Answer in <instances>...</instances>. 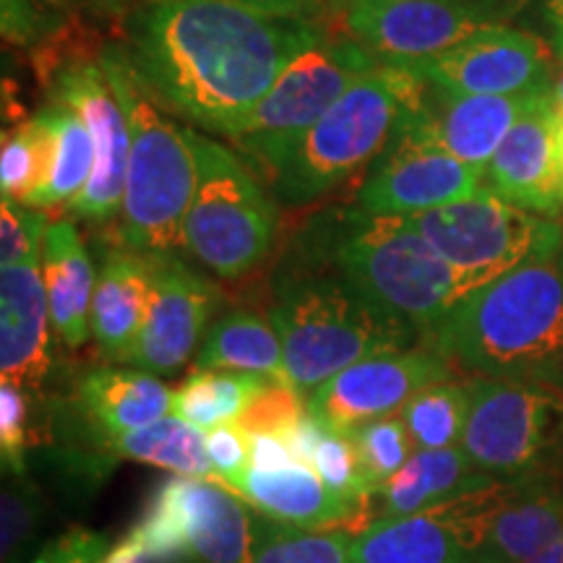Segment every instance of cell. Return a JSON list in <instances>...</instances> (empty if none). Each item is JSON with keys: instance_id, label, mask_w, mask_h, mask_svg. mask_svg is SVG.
<instances>
[{"instance_id": "42", "label": "cell", "mask_w": 563, "mask_h": 563, "mask_svg": "<svg viewBox=\"0 0 563 563\" xmlns=\"http://www.w3.org/2000/svg\"><path fill=\"white\" fill-rule=\"evenodd\" d=\"M34 19L37 13H34L32 0H3V34L9 40H32Z\"/></svg>"}, {"instance_id": "19", "label": "cell", "mask_w": 563, "mask_h": 563, "mask_svg": "<svg viewBox=\"0 0 563 563\" xmlns=\"http://www.w3.org/2000/svg\"><path fill=\"white\" fill-rule=\"evenodd\" d=\"M485 183L514 207L553 217L563 203L559 162V108L545 91L498 146L485 170Z\"/></svg>"}, {"instance_id": "21", "label": "cell", "mask_w": 563, "mask_h": 563, "mask_svg": "<svg viewBox=\"0 0 563 563\" xmlns=\"http://www.w3.org/2000/svg\"><path fill=\"white\" fill-rule=\"evenodd\" d=\"M238 496L251 501L264 517L302 530H344L357 534L368 527V519L355 506L344 501L313 467L302 462L279 470H262L251 464Z\"/></svg>"}, {"instance_id": "36", "label": "cell", "mask_w": 563, "mask_h": 563, "mask_svg": "<svg viewBox=\"0 0 563 563\" xmlns=\"http://www.w3.org/2000/svg\"><path fill=\"white\" fill-rule=\"evenodd\" d=\"M47 224L51 222L42 209L3 199L0 203V269L3 266L42 264Z\"/></svg>"}, {"instance_id": "34", "label": "cell", "mask_w": 563, "mask_h": 563, "mask_svg": "<svg viewBox=\"0 0 563 563\" xmlns=\"http://www.w3.org/2000/svg\"><path fill=\"white\" fill-rule=\"evenodd\" d=\"M347 439L355 446L363 473L376 493L415 454V443L399 415H386V418H376L363 422V426L350 428Z\"/></svg>"}, {"instance_id": "48", "label": "cell", "mask_w": 563, "mask_h": 563, "mask_svg": "<svg viewBox=\"0 0 563 563\" xmlns=\"http://www.w3.org/2000/svg\"><path fill=\"white\" fill-rule=\"evenodd\" d=\"M559 162H561V175H563V110H559Z\"/></svg>"}, {"instance_id": "15", "label": "cell", "mask_w": 563, "mask_h": 563, "mask_svg": "<svg viewBox=\"0 0 563 563\" xmlns=\"http://www.w3.org/2000/svg\"><path fill=\"white\" fill-rule=\"evenodd\" d=\"M485 188V170L407 136H394L357 191L355 209L371 217H415Z\"/></svg>"}, {"instance_id": "44", "label": "cell", "mask_w": 563, "mask_h": 563, "mask_svg": "<svg viewBox=\"0 0 563 563\" xmlns=\"http://www.w3.org/2000/svg\"><path fill=\"white\" fill-rule=\"evenodd\" d=\"M232 3L245 5V9L272 13V16H302L311 0H232Z\"/></svg>"}, {"instance_id": "6", "label": "cell", "mask_w": 563, "mask_h": 563, "mask_svg": "<svg viewBox=\"0 0 563 563\" xmlns=\"http://www.w3.org/2000/svg\"><path fill=\"white\" fill-rule=\"evenodd\" d=\"M269 319L285 352L287 376L306 397L363 357L422 344L412 329L373 306L327 264L282 274Z\"/></svg>"}, {"instance_id": "29", "label": "cell", "mask_w": 563, "mask_h": 563, "mask_svg": "<svg viewBox=\"0 0 563 563\" xmlns=\"http://www.w3.org/2000/svg\"><path fill=\"white\" fill-rule=\"evenodd\" d=\"M100 446L104 454L152 464V467L167 470L173 475L203 477V481L220 483L209 456L207 431L175 418V415H167V418L136 428V431L112 435Z\"/></svg>"}, {"instance_id": "25", "label": "cell", "mask_w": 563, "mask_h": 563, "mask_svg": "<svg viewBox=\"0 0 563 563\" xmlns=\"http://www.w3.org/2000/svg\"><path fill=\"white\" fill-rule=\"evenodd\" d=\"M496 477L477 470L462 446L422 449L373 498V519L407 517L454 501Z\"/></svg>"}, {"instance_id": "39", "label": "cell", "mask_w": 563, "mask_h": 563, "mask_svg": "<svg viewBox=\"0 0 563 563\" xmlns=\"http://www.w3.org/2000/svg\"><path fill=\"white\" fill-rule=\"evenodd\" d=\"M207 446L211 464H214L217 481L232 493L241 490L245 475L251 470L249 435L235 422H230V426H220L207 433Z\"/></svg>"}, {"instance_id": "4", "label": "cell", "mask_w": 563, "mask_h": 563, "mask_svg": "<svg viewBox=\"0 0 563 563\" xmlns=\"http://www.w3.org/2000/svg\"><path fill=\"white\" fill-rule=\"evenodd\" d=\"M311 256L412 329L422 344L443 316L473 292L407 217H371L352 207L321 230Z\"/></svg>"}, {"instance_id": "31", "label": "cell", "mask_w": 563, "mask_h": 563, "mask_svg": "<svg viewBox=\"0 0 563 563\" xmlns=\"http://www.w3.org/2000/svg\"><path fill=\"white\" fill-rule=\"evenodd\" d=\"M251 563H355L352 534L302 530L264 514H251Z\"/></svg>"}, {"instance_id": "13", "label": "cell", "mask_w": 563, "mask_h": 563, "mask_svg": "<svg viewBox=\"0 0 563 563\" xmlns=\"http://www.w3.org/2000/svg\"><path fill=\"white\" fill-rule=\"evenodd\" d=\"M454 365L428 344L378 352L347 365L308 394V412L347 433L363 422L397 415L426 386L449 382Z\"/></svg>"}, {"instance_id": "8", "label": "cell", "mask_w": 563, "mask_h": 563, "mask_svg": "<svg viewBox=\"0 0 563 563\" xmlns=\"http://www.w3.org/2000/svg\"><path fill=\"white\" fill-rule=\"evenodd\" d=\"M460 446L477 470L506 481H545L563 470L561 386L473 378Z\"/></svg>"}, {"instance_id": "10", "label": "cell", "mask_w": 563, "mask_h": 563, "mask_svg": "<svg viewBox=\"0 0 563 563\" xmlns=\"http://www.w3.org/2000/svg\"><path fill=\"white\" fill-rule=\"evenodd\" d=\"M129 532L159 563H251V511L238 493L203 477L159 483Z\"/></svg>"}, {"instance_id": "7", "label": "cell", "mask_w": 563, "mask_h": 563, "mask_svg": "<svg viewBox=\"0 0 563 563\" xmlns=\"http://www.w3.org/2000/svg\"><path fill=\"white\" fill-rule=\"evenodd\" d=\"M191 141L199 180L183 228V249L222 279H241L272 253L277 207L230 146L194 129Z\"/></svg>"}, {"instance_id": "43", "label": "cell", "mask_w": 563, "mask_h": 563, "mask_svg": "<svg viewBox=\"0 0 563 563\" xmlns=\"http://www.w3.org/2000/svg\"><path fill=\"white\" fill-rule=\"evenodd\" d=\"M102 563H159V559L150 545L141 543L136 534L129 532L121 543H115L104 553Z\"/></svg>"}, {"instance_id": "35", "label": "cell", "mask_w": 563, "mask_h": 563, "mask_svg": "<svg viewBox=\"0 0 563 563\" xmlns=\"http://www.w3.org/2000/svg\"><path fill=\"white\" fill-rule=\"evenodd\" d=\"M45 170V133L37 115L21 123L11 133H3L0 150V191L3 199L26 201Z\"/></svg>"}, {"instance_id": "17", "label": "cell", "mask_w": 563, "mask_h": 563, "mask_svg": "<svg viewBox=\"0 0 563 563\" xmlns=\"http://www.w3.org/2000/svg\"><path fill=\"white\" fill-rule=\"evenodd\" d=\"M217 306L214 285L175 253L152 256V287L131 363L154 376H175L199 350Z\"/></svg>"}, {"instance_id": "11", "label": "cell", "mask_w": 563, "mask_h": 563, "mask_svg": "<svg viewBox=\"0 0 563 563\" xmlns=\"http://www.w3.org/2000/svg\"><path fill=\"white\" fill-rule=\"evenodd\" d=\"M378 66L355 40L321 37L282 70L269 95L256 104L232 139H285L321 121L352 84Z\"/></svg>"}, {"instance_id": "33", "label": "cell", "mask_w": 563, "mask_h": 563, "mask_svg": "<svg viewBox=\"0 0 563 563\" xmlns=\"http://www.w3.org/2000/svg\"><path fill=\"white\" fill-rule=\"evenodd\" d=\"M47 501L26 475H5L0 493V551L3 563H30L34 540L45 525Z\"/></svg>"}, {"instance_id": "37", "label": "cell", "mask_w": 563, "mask_h": 563, "mask_svg": "<svg viewBox=\"0 0 563 563\" xmlns=\"http://www.w3.org/2000/svg\"><path fill=\"white\" fill-rule=\"evenodd\" d=\"M308 412V397L292 384H269V389L258 394L253 405L235 422L245 435L277 433L285 435Z\"/></svg>"}, {"instance_id": "46", "label": "cell", "mask_w": 563, "mask_h": 563, "mask_svg": "<svg viewBox=\"0 0 563 563\" xmlns=\"http://www.w3.org/2000/svg\"><path fill=\"white\" fill-rule=\"evenodd\" d=\"M522 563H563V534L559 540H553L551 545H545L543 551H538Z\"/></svg>"}, {"instance_id": "32", "label": "cell", "mask_w": 563, "mask_h": 563, "mask_svg": "<svg viewBox=\"0 0 563 563\" xmlns=\"http://www.w3.org/2000/svg\"><path fill=\"white\" fill-rule=\"evenodd\" d=\"M397 415L410 433L415 452L460 446L470 415V384L441 382L426 386Z\"/></svg>"}, {"instance_id": "51", "label": "cell", "mask_w": 563, "mask_h": 563, "mask_svg": "<svg viewBox=\"0 0 563 563\" xmlns=\"http://www.w3.org/2000/svg\"><path fill=\"white\" fill-rule=\"evenodd\" d=\"M350 3H352V0H350Z\"/></svg>"}, {"instance_id": "27", "label": "cell", "mask_w": 563, "mask_h": 563, "mask_svg": "<svg viewBox=\"0 0 563 563\" xmlns=\"http://www.w3.org/2000/svg\"><path fill=\"white\" fill-rule=\"evenodd\" d=\"M37 121L45 133V170L24 203L34 209L60 207V203L68 207L87 188L95 173V141L79 112L66 104L53 102L51 108L37 112Z\"/></svg>"}, {"instance_id": "22", "label": "cell", "mask_w": 563, "mask_h": 563, "mask_svg": "<svg viewBox=\"0 0 563 563\" xmlns=\"http://www.w3.org/2000/svg\"><path fill=\"white\" fill-rule=\"evenodd\" d=\"M152 287V256L125 249H112L97 274L91 300L89 329L102 357L110 363H131Z\"/></svg>"}, {"instance_id": "5", "label": "cell", "mask_w": 563, "mask_h": 563, "mask_svg": "<svg viewBox=\"0 0 563 563\" xmlns=\"http://www.w3.org/2000/svg\"><path fill=\"white\" fill-rule=\"evenodd\" d=\"M100 63L131 131L121 238L139 253L170 256L183 249V228L199 180L191 129H183L154 104L121 47L104 51Z\"/></svg>"}, {"instance_id": "2", "label": "cell", "mask_w": 563, "mask_h": 563, "mask_svg": "<svg viewBox=\"0 0 563 563\" xmlns=\"http://www.w3.org/2000/svg\"><path fill=\"white\" fill-rule=\"evenodd\" d=\"M454 371L563 389V251L477 287L428 336Z\"/></svg>"}, {"instance_id": "38", "label": "cell", "mask_w": 563, "mask_h": 563, "mask_svg": "<svg viewBox=\"0 0 563 563\" xmlns=\"http://www.w3.org/2000/svg\"><path fill=\"white\" fill-rule=\"evenodd\" d=\"M30 415V394L16 384L0 382V456L5 475H26Z\"/></svg>"}, {"instance_id": "47", "label": "cell", "mask_w": 563, "mask_h": 563, "mask_svg": "<svg viewBox=\"0 0 563 563\" xmlns=\"http://www.w3.org/2000/svg\"><path fill=\"white\" fill-rule=\"evenodd\" d=\"M553 100H555V108L563 110V63L559 68L553 70Z\"/></svg>"}, {"instance_id": "14", "label": "cell", "mask_w": 563, "mask_h": 563, "mask_svg": "<svg viewBox=\"0 0 563 563\" xmlns=\"http://www.w3.org/2000/svg\"><path fill=\"white\" fill-rule=\"evenodd\" d=\"M55 102L79 112L95 141L97 162L87 188L68 203L74 217L104 222L121 214L129 175V118L102 63H74L55 79Z\"/></svg>"}, {"instance_id": "28", "label": "cell", "mask_w": 563, "mask_h": 563, "mask_svg": "<svg viewBox=\"0 0 563 563\" xmlns=\"http://www.w3.org/2000/svg\"><path fill=\"white\" fill-rule=\"evenodd\" d=\"M196 368L258 373L277 384H292L272 319L249 308H232L211 323L196 355Z\"/></svg>"}, {"instance_id": "20", "label": "cell", "mask_w": 563, "mask_h": 563, "mask_svg": "<svg viewBox=\"0 0 563 563\" xmlns=\"http://www.w3.org/2000/svg\"><path fill=\"white\" fill-rule=\"evenodd\" d=\"M55 332L47 306L42 264L0 269V382H11L34 394L53 371L51 334Z\"/></svg>"}, {"instance_id": "24", "label": "cell", "mask_w": 563, "mask_h": 563, "mask_svg": "<svg viewBox=\"0 0 563 563\" xmlns=\"http://www.w3.org/2000/svg\"><path fill=\"white\" fill-rule=\"evenodd\" d=\"M76 402L102 443L167 418L173 412V389L141 368H95L79 382Z\"/></svg>"}, {"instance_id": "41", "label": "cell", "mask_w": 563, "mask_h": 563, "mask_svg": "<svg viewBox=\"0 0 563 563\" xmlns=\"http://www.w3.org/2000/svg\"><path fill=\"white\" fill-rule=\"evenodd\" d=\"M249 454L253 467L262 470H279L287 467V464H295L290 443L285 441V435L277 433H253L249 435Z\"/></svg>"}, {"instance_id": "23", "label": "cell", "mask_w": 563, "mask_h": 563, "mask_svg": "<svg viewBox=\"0 0 563 563\" xmlns=\"http://www.w3.org/2000/svg\"><path fill=\"white\" fill-rule=\"evenodd\" d=\"M42 279L55 334L66 347H81L91 334L89 319L97 274L81 232L70 220L47 224L42 245Z\"/></svg>"}, {"instance_id": "16", "label": "cell", "mask_w": 563, "mask_h": 563, "mask_svg": "<svg viewBox=\"0 0 563 563\" xmlns=\"http://www.w3.org/2000/svg\"><path fill=\"white\" fill-rule=\"evenodd\" d=\"M415 74L454 95H522L551 89V55L532 34L488 24L452 51L412 63Z\"/></svg>"}, {"instance_id": "9", "label": "cell", "mask_w": 563, "mask_h": 563, "mask_svg": "<svg viewBox=\"0 0 563 563\" xmlns=\"http://www.w3.org/2000/svg\"><path fill=\"white\" fill-rule=\"evenodd\" d=\"M407 220L462 274L473 292L532 258L563 251V230L551 217L514 207L488 186Z\"/></svg>"}, {"instance_id": "40", "label": "cell", "mask_w": 563, "mask_h": 563, "mask_svg": "<svg viewBox=\"0 0 563 563\" xmlns=\"http://www.w3.org/2000/svg\"><path fill=\"white\" fill-rule=\"evenodd\" d=\"M108 551L104 534L84 530V527H70L51 545L42 548L30 563H102Z\"/></svg>"}, {"instance_id": "45", "label": "cell", "mask_w": 563, "mask_h": 563, "mask_svg": "<svg viewBox=\"0 0 563 563\" xmlns=\"http://www.w3.org/2000/svg\"><path fill=\"white\" fill-rule=\"evenodd\" d=\"M543 16L555 53L563 58V0H543Z\"/></svg>"}, {"instance_id": "26", "label": "cell", "mask_w": 563, "mask_h": 563, "mask_svg": "<svg viewBox=\"0 0 563 563\" xmlns=\"http://www.w3.org/2000/svg\"><path fill=\"white\" fill-rule=\"evenodd\" d=\"M355 563H473L454 525L439 509L378 517L352 534Z\"/></svg>"}, {"instance_id": "50", "label": "cell", "mask_w": 563, "mask_h": 563, "mask_svg": "<svg viewBox=\"0 0 563 563\" xmlns=\"http://www.w3.org/2000/svg\"><path fill=\"white\" fill-rule=\"evenodd\" d=\"M517 3H525V0H517Z\"/></svg>"}, {"instance_id": "12", "label": "cell", "mask_w": 563, "mask_h": 563, "mask_svg": "<svg viewBox=\"0 0 563 563\" xmlns=\"http://www.w3.org/2000/svg\"><path fill=\"white\" fill-rule=\"evenodd\" d=\"M496 24L477 0H352L347 26L378 63L412 66Z\"/></svg>"}, {"instance_id": "3", "label": "cell", "mask_w": 563, "mask_h": 563, "mask_svg": "<svg viewBox=\"0 0 563 563\" xmlns=\"http://www.w3.org/2000/svg\"><path fill=\"white\" fill-rule=\"evenodd\" d=\"M428 81L405 66L363 74L311 129L285 139L241 141L264 165L282 203H308L363 170L391 144L407 112L422 100Z\"/></svg>"}, {"instance_id": "18", "label": "cell", "mask_w": 563, "mask_h": 563, "mask_svg": "<svg viewBox=\"0 0 563 563\" xmlns=\"http://www.w3.org/2000/svg\"><path fill=\"white\" fill-rule=\"evenodd\" d=\"M545 91L551 89L522 95H454L428 81L426 95L407 112L397 136L431 144L467 165L488 170V162L509 131Z\"/></svg>"}, {"instance_id": "1", "label": "cell", "mask_w": 563, "mask_h": 563, "mask_svg": "<svg viewBox=\"0 0 563 563\" xmlns=\"http://www.w3.org/2000/svg\"><path fill=\"white\" fill-rule=\"evenodd\" d=\"M321 37L308 19L232 0H150L129 19L125 55L154 100L232 139L282 70Z\"/></svg>"}, {"instance_id": "49", "label": "cell", "mask_w": 563, "mask_h": 563, "mask_svg": "<svg viewBox=\"0 0 563 563\" xmlns=\"http://www.w3.org/2000/svg\"><path fill=\"white\" fill-rule=\"evenodd\" d=\"M342 3H344V5H347V3H350V0H342Z\"/></svg>"}, {"instance_id": "30", "label": "cell", "mask_w": 563, "mask_h": 563, "mask_svg": "<svg viewBox=\"0 0 563 563\" xmlns=\"http://www.w3.org/2000/svg\"><path fill=\"white\" fill-rule=\"evenodd\" d=\"M269 384H274L272 378L258 376V373L194 368L178 389H173L170 415L209 433L241 420L253 399L269 389Z\"/></svg>"}]
</instances>
